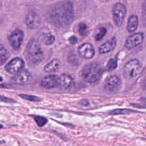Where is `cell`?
<instances>
[{"mask_svg": "<svg viewBox=\"0 0 146 146\" xmlns=\"http://www.w3.org/2000/svg\"><path fill=\"white\" fill-rule=\"evenodd\" d=\"M49 17L56 26L64 27L68 25L74 18L72 3L70 1H64L57 4L50 10Z\"/></svg>", "mask_w": 146, "mask_h": 146, "instance_id": "6da1fadb", "label": "cell"}, {"mask_svg": "<svg viewBox=\"0 0 146 146\" xmlns=\"http://www.w3.org/2000/svg\"><path fill=\"white\" fill-rule=\"evenodd\" d=\"M102 69L96 63L86 64L82 71V76L83 80L88 83H94L100 79L102 75Z\"/></svg>", "mask_w": 146, "mask_h": 146, "instance_id": "7a4b0ae2", "label": "cell"}, {"mask_svg": "<svg viewBox=\"0 0 146 146\" xmlns=\"http://www.w3.org/2000/svg\"><path fill=\"white\" fill-rule=\"evenodd\" d=\"M27 58L33 64L39 63L44 58L43 52L39 42L34 39H31L26 47Z\"/></svg>", "mask_w": 146, "mask_h": 146, "instance_id": "3957f363", "label": "cell"}, {"mask_svg": "<svg viewBox=\"0 0 146 146\" xmlns=\"http://www.w3.org/2000/svg\"><path fill=\"white\" fill-rule=\"evenodd\" d=\"M140 70L141 65L139 60L137 59H131L123 67V76L127 79H132L139 74Z\"/></svg>", "mask_w": 146, "mask_h": 146, "instance_id": "277c9868", "label": "cell"}, {"mask_svg": "<svg viewBox=\"0 0 146 146\" xmlns=\"http://www.w3.org/2000/svg\"><path fill=\"white\" fill-rule=\"evenodd\" d=\"M126 14V7L121 3H116L113 7L112 17L115 24L117 26H121Z\"/></svg>", "mask_w": 146, "mask_h": 146, "instance_id": "5b68a950", "label": "cell"}, {"mask_svg": "<svg viewBox=\"0 0 146 146\" xmlns=\"http://www.w3.org/2000/svg\"><path fill=\"white\" fill-rule=\"evenodd\" d=\"M23 39V32L20 29H15L9 36L8 40L10 46L15 50H18L22 45Z\"/></svg>", "mask_w": 146, "mask_h": 146, "instance_id": "8992f818", "label": "cell"}, {"mask_svg": "<svg viewBox=\"0 0 146 146\" xmlns=\"http://www.w3.org/2000/svg\"><path fill=\"white\" fill-rule=\"evenodd\" d=\"M32 79V75L27 70H22L14 76H13L11 81L14 84L22 85L29 83Z\"/></svg>", "mask_w": 146, "mask_h": 146, "instance_id": "52a82bcc", "label": "cell"}, {"mask_svg": "<svg viewBox=\"0 0 146 146\" xmlns=\"http://www.w3.org/2000/svg\"><path fill=\"white\" fill-rule=\"evenodd\" d=\"M23 60L18 57L11 59L5 66L6 71L10 74H17L22 70L24 67Z\"/></svg>", "mask_w": 146, "mask_h": 146, "instance_id": "ba28073f", "label": "cell"}, {"mask_svg": "<svg viewBox=\"0 0 146 146\" xmlns=\"http://www.w3.org/2000/svg\"><path fill=\"white\" fill-rule=\"evenodd\" d=\"M143 33H136L129 36L125 40L124 46L128 49L132 48L141 44L144 39Z\"/></svg>", "mask_w": 146, "mask_h": 146, "instance_id": "9c48e42d", "label": "cell"}, {"mask_svg": "<svg viewBox=\"0 0 146 146\" xmlns=\"http://www.w3.org/2000/svg\"><path fill=\"white\" fill-rule=\"evenodd\" d=\"M40 18L39 15L34 11L29 12L25 18V24L31 29H35L40 24Z\"/></svg>", "mask_w": 146, "mask_h": 146, "instance_id": "30bf717a", "label": "cell"}, {"mask_svg": "<svg viewBox=\"0 0 146 146\" xmlns=\"http://www.w3.org/2000/svg\"><path fill=\"white\" fill-rule=\"evenodd\" d=\"M78 51L81 57L86 59L92 58L95 54L94 48L89 43H85L81 44L78 47Z\"/></svg>", "mask_w": 146, "mask_h": 146, "instance_id": "8fae6325", "label": "cell"}, {"mask_svg": "<svg viewBox=\"0 0 146 146\" xmlns=\"http://www.w3.org/2000/svg\"><path fill=\"white\" fill-rule=\"evenodd\" d=\"M58 85V77L55 75H50L44 76L41 80L40 86L46 89L56 87Z\"/></svg>", "mask_w": 146, "mask_h": 146, "instance_id": "7c38bea8", "label": "cell"}, {"mask_svg": "<svg viewBox=\"0 0 146 146\" xmlns=\"http://www.w3.org/2000/svg\"><path fill=\"white\" fill-rule=\"evenodd\" d=\"M121 82L116 75H112L108 77L105 82V88L110 91H116L120 86Z\"/></svg>", "mask_w": 146, "mask_h": 146, "instance_id": "4fadbf2b", "label": "cell"}, {"mask_svg": "<svg viewBox=\"0 0 146 146\" xmlns=\"http://www.w3.org/2000/svg\"><path fill=\"white\" fill-rule=\"evenodd\" d=\"M74 79L68 74H63L58 77V85L63 89H68L73 84Z\"/></svg>", "mask_w": 146, "mask_h": 146, "instance_id": "5bb4252c", "label": "cell"}, {"mask_svg": "<svg viewBox=\"0 0 146 146\" xmlns=\"http://www.w3.org/2000/svg\"><path fill=\"white\" fill-rule=\"evenodd\" d=\"M116 44V38L113 37L103 43L99 48L100 54H106L114 49Z\"/></svg>", "mask_w": 146, "mask_h": 146, "instance_id": "9a60e30c", "label": "cell"}, {"mask_svg": "<svg viewBox=\"0 0 146 146\" xmlns=\"http://www.w3.org/2000/svg\"><path fill=\"white\" fill-rule=\"evenodd\" d=\"M60 67V61L58 59H54L44 66V71L47 73H54L57 72Z\"/></svg>", "mask_w": 146, "mask_h": 146, "instance_id": "2e32d148", "label": "cell"}, {"mask_svg": "<svg viewBox=\"0 0 146 146\" xmlns=\"http://www.w3.org/2000/svg\"><path fill=\"white\" fill-rule=\"evenodd\" d=\"M139 24L138 18L135 15H131L128 19L127 23V31L129 33H132L136 30Z\"/></svg>", "mask_w": 146, "mask_h": 146, "instance_id": "e0dca14e", "label": "cell"}, {"mask_svg": "<svg viewBox=\"0 0 146 146\" xmlns=\"http://www.w3.org/2000/svg\"><path fill=\"white\" fill-rule=\"evenodd\" d=\"M9 56L6 48L2 45H0V66L3 64Z\"/></svg>", "mask_w": 146, "mask_h": 146, "instance_id": "ac0fdd59", "label": "cell"}, {"mask_svg": "<svg viewBox=\"0 0 146 146\" xmlns=\"http://www.w3.org/2000/svg\"><path fill=\"white\" fill-rule=\"evenodd\" d=\"M19 96L24 99H26L31 102H40L42 100V99L34 95H32L21 94H19Z\"/></svg>", "mask_w": 146, "mask_h": 146, "instance_id": "d6986e66", "label": "cell"}, {"mask_svg": "<svg viewBox=\"0 0 146 146\" xmlns=\"http://www.w3.org/2000/svg\"><path fill=\"white\" fill-rule=\"evenodd\" d=\"M117 66V62L116 59H110L106 65V68L108 71H112L115 70Z\"/></svg>", "mask_w": 146, "mask_h": 146, "instance_id": "ffe728a7", "label": "cell"}, {"mask_svg": "<svg viewBox=\"0 0 146 146\" xmlns=\"http://www.w3.org/2000/svg\"><path fill=\"white\" fill-rule=\"evenodd\" d=\"M34 119L39 127H43L47 122L46 118L40 116H34Z\"/></svg>", "mask_w": 146, "mask_h": 146, "instance_id": "44dd1931", "label": "cell"}, {"mask_svg": "<svg viewBox=\"0 0 146 146\" xmlns=\"http://www.w3.org/2000/svg\"><path fill=\"white\" fill-rule=\"evenodd\" d=\"M79 33L82 36H85L88 33V27L86 23L80 22L79 24Z\"/></svg>", "mask_w": 146, "mask_h": 146, "instance_id": "7402d4cb", "label": "cell"}, {"mask_svg": "<svg viewBox=\"0 0 146 146\" xmlns=\"http://www.w3.org/2000/svg\"><path fill=\"white\" fill-rule=\"evenodd\" d=\"M107 33V30L104 27H100L99 29V33H98L95 36V39L96 40H101Z\"/></svg>", "mask_w": 146, "mask_h": 146, "instance_id": "603a6c76", "label": "cell"}, {"mask_svg": "<svg viewBox=\"0 0 146 146\" xmlns=\"http://www.w3.org/2000/svg\"><path fill=\"white\" fill-rule=\"evenodd\" d=\"M131 111H133L131 110L128 109H116L115 110H113L110 113L111 115H118V114H125L128 113L129 112H131Z\"/></svg>", "mask_w": 146, "mask_h": 146, "instance_id": "cb8c5ba5", "label": "cell"}, {"mask_svg": "<svg viewBox=\"0 0 146 146\" xmlns=\"http://www.w3.org/2000/svg\"><path fill=\"white\" fill-rule=\"evenodd\" d=\"M55 39V38L54 35H52L51 34H48L45 38L44 42L47 45H50V44H52L54 42Z\"/></svg>", "mask_w": 146, "mask_h": 146, "instance_id": "d4e9b609", "label": "cell"}, {"mask_svg": "<svg viewBox=\"0 0 146 146\" xmlns=\"http://www.w3.org/2000/svg\"><path fill=\"white\" fill-rule=\"evenodd\" d=\"M0 102H3L6 103H13V102H14L15 101L12 99H10L0 95Z\"/></svg>", "mask_w": 146, "mask_h": 146, "instance_id": "484cf974", "label": "cell"}, {"mask_svg": "<svg viewBox=\"0 0 146 146\" xmlns=\"http://www.w3.org/2000/svg\"><path fill=\"white\" fill-rule=\"evenodd\" d=\"M78 39L75 36H72L69 38V42L71 44H75V43H77Z\"/></svg>", "mask_w": 146, "mask_h": 146, "instance_id": "4316f807", "label": "cell"}, {"mask_svg": "<svg viewBox=\"0 0 146 146\" xmlns=\"http://www.w3.org/2000/svg\"><path fill=\"white\" fill-rule=\"evenodd\" d=\"M2 80H3V79H2V78L1 77V76H0V82H1V81H2Z\"/></svg>", "mask_w": 146, "mask_h": 146, "instance_id": "83f0119b", "label": "cell"}, {"mask_svg": "<svg viewBox=\"0 0 146 146\" xmlns=\"http://www.w3.org/2000/svg\"><path fill=\"white\" fill-rule=\"evenodd\" d=\"M2 128V125L1 124H0V128Z\"/></svg>", "mask_w": 146, "mask_h": 146, "instance_id": "f1b7e54d", "label": "cell"}]
</instances>
